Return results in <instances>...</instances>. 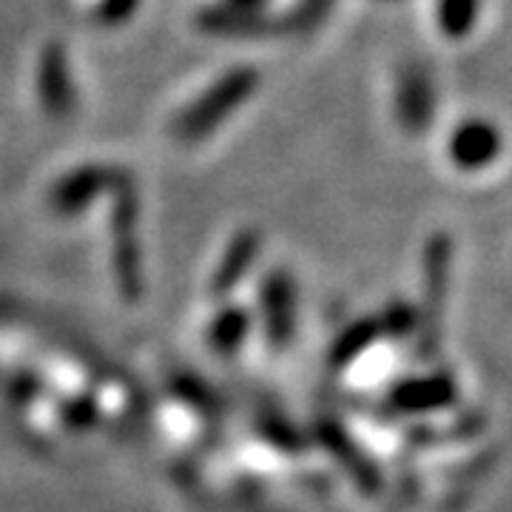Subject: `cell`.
<instances>
[{"mask_svg":"<svg viewBox=\"0 0 512 512\" xmlns=\"http://www.w3.org/2000/svg\"><path fill=\"white\" fill-rule=\"evenodd\" d=\"M501 148V134L484 120H470L450 137V157L461 168H481L495 160Z\"/></svg>","mask_w":512,"mask_h":512,"instance_id":"6da1fadb","label":"cell"},{"mask_svg":"<svg viewBox=\"0 0 512 512\" xmlns=\"http://www.w3.org/2000/svg\"><path fill=\"white\" fill-rule=\"evenodd\" d=\"M478 0H441V26L450 37H464L476 23Z\"/></svg>","mask_w":512,"mask_h":512,"instance_id":"7a4b0ae2","label":"cell"}]
</instances>
